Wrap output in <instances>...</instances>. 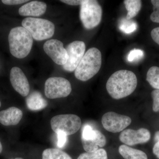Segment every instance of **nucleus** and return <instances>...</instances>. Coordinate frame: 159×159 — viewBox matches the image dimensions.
Returning a JSON list of instances; mask_svg holds the SVG:
<instances>
[{
	"label": "nucleus",
	"instance_id": "1a4fd4ad",
	"mask_svg": "<svg viewBox=\"0 0 159 159\" xmlns=\"http://www.w3.org/2000/svg\"><path fill=\"white\" fill-rule=\"evenodd\" d=\"M86 46L84 42L75 41L69 44L66 48L69 58L63 68L68 72L75 70L85 54Z\"/></svg>",
	"mask_w": 159,
	"mask_h": 159
},
{
	"label": "nucleus",
	"instance_id": "72a5a7b5",
	"mask_svg": "<svg viewBox=\"0 0 159 159\" xmlns=\"http://www.w3.org/2000/svg\"><path fill=\"white\" fill-rule=\"evenodd\" d=\"M1 105H2V104H1V101H0V107H1Z\"/></svg>",
	"mask_w": 159,
	"mask_h": 159
},
{
	"label": "nucleus",
	"instance_id": "b1692460",
	"mask_svg": "<svg viewBox=\"0 0 159 159\" xmlns=\"http://www.w3.org/2000/svg\"><path fill=\"white\" fill-rule=\"evenodd\" d=\"M153 6V12L151 14L150 19L155 23H159V0L151 1Z\"/></svg>",
	"mask_w": 159,
	"mask_h": 159
},
{
	"label": "nucleus",
	"instance_id": "a878e982",
	"mask_svg": "<svg viewBox=\"0 0 159 159\" xmlns=\"http://www.w3.org/2000/svg\"><path fill=\"white\" fill-rule=\"evenodd\" d=\"M57 134V145L59 148H62L65 147L67 142V136L63 133H58Z\"/></svg>",
	"mask_w": 159,
	"mask_h": 159
},
{
	"label": "nucleus",
	"instance_id": "c85d7f7f",
	"mask_svg": "<svg viewBox=\"0 0 159 159\" xmlns=\"http://www.w3.org/2000/svg\"><path fill=\"white\" fill-rule=\"evenodd\" d=\"M60 2L70 6H80L83 2L82 0H61Z\"/></svg>",
	"mask_w": 159,
	"mask_h": 159
},
{
	"label": "nucleus",
	"instance_id": "5701e85b",
	"mask_svg": "<svg viewBox=\"0 0 159 159\" xmlns=\"http://www.w3.org/2000/svg\"><path fill=\"white\" fill-rule=\"evenodd\" d=\"M143 51L139 49H134L129 52L127 57V60L129 62L139 61L144 57Z\"/></svg>",
	"mask_w": 159,
	"mask_h": 159
},
{
	"label": "nucleus",
	"instance_id": "2f4dec72",
	"mask_svg": "<svg viewBox=\"0 0 159 159\" xmlns=\"http://www.w3.org/2000/svg\"><path fill=\"white\" fill-rule=\"evenodd\" d=\"M2 143H1V142H0V153L2 152Z\"/></svg>",
	"mask_w": 159,
	"mask_h": 159
},
{
	"label": "nucleus",
	"instance_id": "393cba45",
	"mask_svg": "<svg viewBox=\"0 0 159 159\" xmlns=\"http://www.w3.org/2000/svg\"><path fill=\"white\" fill-rule=\"evenodd\" d=\"M152 97L153 99L152 110L154 112L159 111V89H155L151 93Z\"/></svg>",
	"mask_w": 159,
	"mask_h": 159
},
{
	"label": "nucleus",
	"instance_id": "20e7f679",
	"mask_svg": "<svg viewBox=\"0 0 159 159\" xmlns=\"http://www.w3.org/2000/svg\"><path fill=\"white\" fill-rule=\"evenodd\" d=\"M22 25L37 41L49 39L54 35V25L48 20L28 17L24 19Z\"/></svg>",
	"mask_w": 159,
	"mask_h": 159
},
{
	"label": "nucleus",
	"instance_id": "f257e3e1",
	"mask_svg": "<svg viewBox=\"0 0 159 159\" xmlns=\"http://www.w3.org/2000/svg\"><path fill=\"white\" fill-rule=\"evenodd\" d=\"M138 80L133 72L128 70H118L111 75L106 84V89L110 96L119 99L128 97L136 88Z\"/></svg>",
	"mask_w": 159,
	"mask_h": 159
},
{
	"label": "nucleus",
	"instance_id": "4be33fe9",
	"mask_svg": "<svg viewBox=\"0 0 159 159\" xmlns=\"http://www.w3.org/2000/svg\"><path fill=\"white\" fill-rule=\"evenodd\" d=\"M77 159H108L106 151L100 148L93 152L81 154Z\"/></svg>",
	"mask_w": 159,
	"mask_h": 159
},
{
	"label": "nucleus",
	"instance_id": "0eeeda50",
	"mask_svg": "<svg viewBox=\"0 0 159 159\" xmlns=\"http://www.w3.org/2000/svg\"><path fill=\"white\" fill-rule=\"evenodd\" d=\"M71 91L70 83L63 77H50L45 84V94L49 99L64 98L68 97Z\"/></svg>",
	"mask_w": 159,
	"mask_h": 159
},
{
	"label": "nucleus",
	"instance_id": "dca6fc26",
	"mask_svg": "<svg viewBox=\"0 0 159 159\" xmlns=\"http://www.w3.org/2000/svg\"><path fill=\"white\" fill-rule=\"evenodd\" d=\"M27 107L31 111H39L47 107L48 102L37 91H34L26 99Z\"/></svg>",
	"mask_w": 159,
	"mask_h": 159
},
{
	"label": "nucleus",
	"instance_id": "412c9836",
	"mask_svg": "<svg viewBox=\"0 0 159 159\" xmlns=\"http://www.w3.org/2000/svg\"><path fill=\"white\" fill-rule=\"evenodd\" d=\"M119 28L122 32L126 34H131L134 32L138 28V25L133 20L123 18L119 23Z\"/></svg>",
	"mask_w": 159,
	"mask_h": 159
},
{
	"label": "nucleus",
	"instance_id": "473e14b6",
	"mask_svg": "<svg viewBox=\"0 0 159 159\" xmlns=\"http://www.w3.org/2000/svg\"><path fill=\"white\" fill-rule=\"evenodd\" d=\"M23 159V158H22L20 157H17V158H16L15 159Z\"/></svg>",
	"mask_w": 159,
	"mask_h": 159
},
{
	"label": "nucleus",
	"instance_id": "ddd939ff",
	"mask_svg": "<svg viewBox=\"0 0 159 159\" xmlns=\"http://www.w3.org/2000/svg\"><path fill=\"white\" fill-rule=\"evenodd\" d=\"M47 8V4L44 2L32 1L21 6L19 14L21 16L38 17L44 14Z\"/></svg>",
	"mask_w": 159,
	"mask_h": 159
},
{
	"label": "nucleus",
	"instance_id": "f3484780",
	"mask_svg": "<svg viewBox=\"0 0 159 159\" xmlns=\"http://www.w3.org/2000/svg\"><path fill=\"white\" fill-rule=\"evenodd\" d=\"M119 151L125 159H148L147 155L144 152L131 148L126 145L119 146Z\"/></svg>",
	"mask_w": 159,
	"mask_h": 159
},
{
	"label": "nucleus",
	"instance_id": "2eb2a0df",
	"mask_svg": "<svg viewBox=\"0 0 159 159\" xmlns=\"http://www.w3.org/2000/svg\"><path fill=\"white\" fill-rule=\"evenodd\" d=\"M84 149L87 152H93L99 149V147H102L106 144L105 136L99 130L95 129V134L93 138L87 140L81 139Z\"/></svg>",
	"mask_w": 159,
	"mask_h": 159
},
{
	"label": "nucleus",
	"instance_id": "7ed1b4c3",
	"mask_svg": "<svg viewBox=\"0 0 159 159\" xmlns=\"http://www.w3.org/2000/svg\"><path fill=\"white\" fill-rule=\"evenodd\" d=\"M101 65V52L97 48H91L84 54L75 70V77L81 81H87L99 72Z\"/></svg>",
	"mask_w": 159,
	"mask_h": 159
},
{
	"label": "nucleus",
	"instance_id": "39448f33",
	"mask_svg": "<svg viewBox=\"0 0 159 159\" xmlns=\"http://www.w3.org/2000/svg\"><path fill=\"white\" fill-rule=\"evenodd\" d=\"M80 17L84 27L92 29L100 24L102 16L101 6L95 0H83L80 5Z\"/></svg>",
	"mask_w": 159,
	"mask_h": 159
},
{
	"label": "nucleus",
	"instance_id": "423d86ee",
	"mask_svg": "<svg viewBox=\"0 0 159 159\" xmlns=\"http://www.w3.org/2000/svg\"><path fill=\"white\" fill-rule=\"evenodd\" d=\"M51 127L55 133H63L67 136L77 132L81 125L80 118L73 114L57 115L51 120Z\"/></svg>",
	"mask_w": 159,
	"mask_h": 159
},
{
	"label": "nucleus",
	"instance_id": "9d476101",
	"mask_svg": "<svg viewBox=\"0 0 159 159\" xmlns=\"http://www.w3.org/2000/svg\"><path fill=\"white\" fill-rule=\"evenodd\" d=\"M43 49L47 55L58 65L64 66L69 56L63 44L59 40L52 39L45 43Z\"/></svg>",
	"mask_w": 159,
	"mask_h": 159
},
{
	"label": "nucleus",
	"instance_id": "f03ea898",
	"mask_svg": "<svg viewBox=\"0 0 159 159\" xmlns=\"http://www.w3.org/2000/svg\"><path fill=\"white\" fill-rule=\"evenodd\" d=\"M10 53L16 58L22 59L30 53L33 39L31 34L23 27H16L10 30L8 36Z\"/></svg>",
	"mask_w": 159,
	"mask_h": 159
},
{
	"label": "nucleus",
	"instance_id": "6e6552de",
	"mask_svg": "<svg viewBox=\"0 0 159 159\" xmlns=\"http://www.w3.org/2000/svg\"><path fill=\"white\" fill-rule=\"evenodd\" d=\"M131 123L130 117L114 112H108L102 116V123L106 130L116 133L123 131Z\"/></svg>",
	"mask_w": 159,
	"mask_h": 159
},
{
	"label": "nucleus",
	"instance_id": "c756f323",
	"mask_svg": "<svg viewBox=\"0 0 159 159\" xmlns=\"http://www.w3.org/2000/svg\"><path fill=\"white\" fill-rule=\"evenodd\" d=\"M153 152L156 156L159 159V142H157L154 145L153 149Z\"/></svg>",
	"mask_w": 159,
	"mask_h": 159
},
{
	"label": "nucleus",
	"instance_id": "4468645a",
	"mask_svg": "<svg viewBox=\"0 0 159 159\" xmlns=\"http://www.w3.org/2000/svg\"><path fill=\"white\" fill-rule=\"evenodd\" d=\"M23 112L16 107H10L0 111V123L5 126L17 125L21 120Z\"/></svg>",
	"mask_w": 159,
	"mask_h": 159
},
{
	"label": "nucleus",
	"instance_id": "cd10ccee",
	"mask_svg": "<svg viewBox=\"0 0 159 159\" xmlns=\"http://www.w3.org/2000/svg\"><path fill=\"white\" fill-rule=\"evenodd\" d=\"M151 36L154 41L159 45V27L155 28L152 30Z\"/></svg>",
	"mask_w": 159,
	"mask_h": 159
},
{
	"label": "nucleus",
	"instance_id": "aec40b11",
	"mask_svg": "<svg viewBox=\"0 0 159 159\" xmlns=\"http://www.w3.org/2000/svg\"><path fill=\"white\" fill-rule=\"evenodd\" d=\"M146 80L153 88L159 89V67L153 66L148 69Z\"/></svg>",
	"mask_w": 159,
	"mask_h": 159
},
{
	"label": "nucleus",
	"instance_id": "7c9ffc66",
	"mask_svg": "<svg viewBox=\"0 0 159 159\" xmlns=\"http://www.w3.org/2000/svg\"><path fill=\"white\" fill-rule=\"evenodd\" d=\"M154 141L156 142H159V130L157 131L155 134Z\"/></svg>",
	"mask_w": 159,
	"mask_h": 159
},
{
	"label": "nucleus",
	"instance_id": "f8f14e48",
	"mask_svg": "<svg viewBox=\"0 0 159 159\" xmlns=\"http://www.w3.org/2000/svg\"><path fill=\"white\" fill-rule=\"evenodd\" d=\"M10 80L12 87L23 97H27L30 92V84L27 77L18 67H13L10 72Z\"/></svg>",
	"mask_w": 159,
	"mask_h": 159
},
{
	"label": "nucleus",
	"instance_id": "6ab92c4d",
	"mask_svg": "<svg viewBox=\"0 0 159 159\" xmlns=\"http://www.w3.org/2000/svg\"><path fill=\"white\" fill-rule=\"evenodd\" d=\"M42 159H72L67 153L57 148H47L43 152Z\"/></svg>",
	"mask_w": 159,
	"mask_h": 159
},
{
	"label": "nucleus",
	"instance_id": "bb28decb",
	"mask_svg": "<svg viewBox=\"0 0 159 159\" xmlns=\"http://www.w3.org/2000/svg\"><path fill=\"white\" fill-rule=\"evenodd\" d=\"M29 2V1H25V0H2V2L3 4L9 6H12V5H20L23 4L26 2Z\"/></svg>",
	"mask_w": 159,
	"mask_h": 159
},
{
	"label": "nucleus",
	"instance_id": "a211bd4d",
	"mask_svg": "<svg viewBox=\"0 0 159 159\" xmlns=\"http://www.w3.org/2000/svg\"><path fill=\"white\" fill-rule=\"evenodd\" d=\"M124 4L128 11L126 16V19L128 20L135 17L142 8V1L140 0H125Z\"/></svg>",
	"mask_w": 159,
	"mask_h": 159
},
{
	"label": "nucleus",
	"instance_id": "9b49d317",
	"mask_svg": "<svg viewBox=\"0 0 159 159\" xmlns=\"http://www.w3.org/2000/svg\"><path fill=\"white\" fill-rule=\"evenodd\" d=\"M150 138L149 131L143 128L138 130L125 129L119 135V140L121 142L130 146L146 143L149 141Z\"/></svg>",
	"mask_w": 159,
	"mask_h": 159
}]
</instances>
